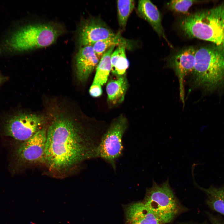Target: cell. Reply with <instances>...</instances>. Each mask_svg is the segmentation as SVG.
Segmentation results:
<instances>
[{
    "instance_id": "6da1fadb",
    "label": "cell",
    "mask_w": 224,
    "mask_h": 224,
    "mask_svg": "<svg viewBox=\"0 0 224 224\" xmlns=\"http://www.w3.org/2000/svg\"><path fill=\"white\" fill-rule=\"evenodd\" d=\"M103 134L86 132L70 117L57 114L47 131L44 162L52 170L61 172L98 157Z\"/></svg>"
},
{
    "instance_id": "7a4b0ae2",
    "label": "cell",
    "mask_w": 224,
    "mask_h": 224,
    "mask_svg": "<svg viewBox=\"0 0 224 224\" xmlns=\"http://www.w3.org/2000/svg\"><path fill=\"white\" fill-rule=\"evenodd\" d=\"M64 32L54 23H12L0 37V58L48 46Z\"/></svg>"
},
{
    "instance_id": "3957f363",
    "label": "cell",
    "mask_w": 224,
    "mask_h": 224,
    "mask_svg": "<svg viewBox=\"0 0 224 224\" xmlns=\"http://www.w3.org/2000/svg\"><path fill=\"white\" fill-rule=\"evenodd\" d=\"M189 83L191 89L206 91L224 85V45H213L196 49L194 69Z\"/></svg>"
},
{
    "instance_id": "277c9868",
    "label": "cell",
    "mask_w": 224,
    "mask_h": 224,
    "mask_svg": "<svg viewBox=\"0 0 224 224\" xmlns=\"http://www.w3.org/2000/svg\"><path fill=\"white\" fill-rule=\"evenodd\" d=\"M179 27L187 37L224 45V4L183 17Z\"/></svg>"
},
{
    "instance_id": "5b68a950",
    "label": "cell",
    "mask_w": 224,
    "mask_h": 224,
    "mask_svg": "<svg viewBox=\"0 0 224 224\" xmlns=\"http://www.w3.org/2000/svg\"><path fill=\"white\" fill-rule=\"evenodd\" d=\"M142 202L165 224L171 222L181 209L168 179L160 184L153 180Z\"/></svg>"
},
{
    "instance_id": "8992f818",
    "label": "cell",
    "mask_w": 224,
    "mask_h": 224,
    "mask_svg": "<svg viewBox=\"0 0 224 224\" xmlns=\"http://www.w3.org/2000/svg\"><path fill=\"white\" fill-rule=\"evenodd\" d=\"M46 120L43 115L16 111L3 117L2 126L5 135L23 142L42 128Z\"/></svg>"
},
{
    "instance_id": "52a82bcc",
    "label": "cell",
    "mask_w": 224,
    "mask_h": 224,
    "mask_svg": "<svg viewBox=\"0 0 224 224\" xmlns=\"http://www.w3.org/2000/svg\"><path fill=\"white\" fill-rule=\"evenodd\" d=\"M127 125L126 119L122 116L115 119L105 132L98 148V157L109 164L114 170L116 160L122 154V138Z\"/></svg>"
},
{
    "instance_id": "ba28073f",
    "label": "cell",
    "mask_w": 224,
    "mask_h": 224,
    "mask_svg": "<svg viewBox=\"0 0 224 224\" xmlns=\"http://www.w3.org/2000/svg\"><path fill=\"white\" fill-rule=\"evenodd\" d=\"M47 131L43 128L22 142L14 153L17 165L44 162Z\"/></svg>"
},
{
    "instance_id": "9c48e42d",
    "label": "cell",
    "mask_w": 224,
    "mask_h": 224,
    "mask_svg": "<svg viewBox=\"0 0 224 224\" xmlns=\"http://www.w3.org/2000/svg\"><path fill=\"white\" fill-rule=\"evenodd\" d=\"M102 21L91 18L85 20L80 27L78 42L81 47L92 46L96 42L115 35Z\"/></svg>"
},
{
    "instance_id": "30bf717a",
    "label": "cell",
    "mask_w": 224,
    "mask_h": 224,
    "mask_svg": "<svg viewBox=\"0 0 224 224\" xmlns=\"http://www.w3.org/2000/svg\"><path fill=\"white\" fill-rule=\"evenodd\" d=\"M196 49L191 46L180 50L170 58L169 67L178 77L180 99L184 103V83L185 77L192 72L194 66Z\"/></svg>"
},
{
    "instance_id": "8fae6325",
    "label": "cell",
    "mask_w": 224,
    "mask_h": 224,
    "mask_svg": "<svg viewBox=\"0 0 224 224\" xmlns=\"http://www.w3.org/2000/svg\"><path fill=\"white\" fill-rule=\"evenodd\" d=\"M125 224H165L142 202L123 206Z\"/></svg>"
},
{
    "instance_id": "7c38bea8",
    "label": "cell",
    "mask_w": 224,
    "mask_h": 224,
    "mask_svg": "<svg viewBox=\"0 0 224 224\" xmlns=\"http://www.w3.org/2000/svg\"><path fill=\"white\" fill-rule=\"evenodd\" d=\"M75 61L77 78L83 82L96 68L100 60L90 46L81 47L76 55Z\"/></svg>"
},
{
    "instance_id": "4fadbf2b",
    "label": "cell",
    "mask_w": 224,
    "mask_h": 224,
    "mask_svg": "<svg viewBox=\"0 0 224 224\" xmlns=\"http://www.w3.org/2000/svg\"><path fill=\"white\" fill-rule=\"evenodd\" d=\"M137 11L139 16L150 24L159 36L168 41L162 26L161 15L156 7L150 1L139 0Z\"/></svg>"
},
{
    "instance_id": "5bb4252c",
    "label": "cell",
    "mask_w": 224,
    "mask_h": 224,
    "mask_svg": "<svg viewBox=\"0 0 224 224\" xmlns=\"http://www.w3.org/2000/svg\"><path fill=\"white\" fill-rule=\"evenodd\" d=\"M118 77L109 81L106 87L108 100L114 105L123 101L128 87L125 75Z\"/></svg>"
},
{
    "instance_id": "9a60e30c",
    "label": "cell",
    "mask_w": 224,
    "mask_h": 224,
    "mask_svg": "<svg viewBox=\"0 0 224 224\" xmlns=\"http://www.w3.org/2000/svg\"><path fill=\"white\" fill-rule=\"evenodd\" d=\"M127 41L124 40L118 46L111 57V71L118 77L125 75L129 63L126 54Z\"/></svg>"
},
{
    "instance_id": "2e32d148",
    "label": "cell",
    "mask_w": 224,
    "mask_h": 224,
    "mask_svg": "<svg viewBox=\"0 0 224 224\" xmlns=\"http://www.w3.org/2000/svg\"><path fill=\"white\" fill-rule=\"evenodd\" d=\"M115 46L110 48L100 59L96 68V71L93 84L101 86L105 84L111 71V57Z\"/></svg>"
},
{
    "instance_id": "e0dca14e",
    "label": "cell",
    "mask_w": 224,
    "mask_h": 224,
    "mask_svg": "<svg viewBox=\"0 0 224 224\" xmlns=\"http://www.w3.org/2000/svg\"><path fill=\"white\" fill-rule=\"evenodd\" d=\"M207 196V203L212 209L224 215V185L217 187L201 188Z\"/></svg>"
},
{
    "instance_id": "ac0fdd59",
    "label": "cell",
    "mask_w": 224,
    "mask_h": 224,
    "mask_svg": "<svg viewBox=\"0 0 224 224\" xmlns=\"http://www.w3.org/2000/svg\"><path fill=\"white\" fill-rule=\"evenodd\" d=\"M125 40L121 37L120 32L113 37L98 41L95 43L92 47L96 55L100 60L105 53L110 48L118 46Z\"/></svg>"
},
{
    "instance_id": "d6986e66",
    "label": "cell",
    "mask_w": 224,
    "mask_h": 224,
    "mask_svg": "<svg viewBox=\"0 0 224 224\" xmlns=\"http://www.w3.org/2000/svg\"><path fill=\"white\" fill-rule=\"evenodd\" d=\"M118 16L119 26L125 28L128 17L135 6V1L132 0H118Z\"/></svg>"
},
{
    "instance_id": "ffe728a7",
    "label": "cell",
    "mask_w": 224,
    "mask_h": 224,
    "mask_svg": "<svg viewBox=\"0 0 224 224\" xmlns=\"http://www.w3.org/2000/svg\"><path fill=\"white\" fill-rule=\"evenodd\" d=\"M197 2V1L189 0H172L167 3V6L172 11L185 14H187L191 6Z\"/></svg>"
},
{
    "instance_id": "44dd1931",
    "label": "cell",
    "mask_w": 224,
    "mask_h": 224,
    "mask_svg": "<svg viewBox=\"0 0 224 224\" xmlns=\"http://www.w3.org/2000/svg\"><path fill=\"white\" fill-rule=\"evenodd\" d=\"M101 86L99 85L92 83L89 90L90 95L94 97L100 96L102 93Z\"/></svg>"
},
{
    "instance_id": "7402d4cb",
    "label": "cell",
    "mask_w": 224,
    "mask_h": 224,
    "mask_svg": "<svg viewBox=\"0 0 224 224\" xmlns=\"http://www.w3.org/2000/svg\"><path fill=\"white\" fill-rule=\"evenodd\" d=\"M7 80V78L0 72V86Z\"/></svg>"
},
{
    "instance_id": "603a6c76",
    "label": "cell",
    "mask_w": 224,
    "mask_h": 224,
    "mask_svg": "<svg viewBox=\"0 0 224 224\" xmlns=\"http://www.w3.org/2000/svg\"><path fill=\"white\" fill-rule=\"evenodd\" d=\"M213 224H222L221 222L216 221H214L213 222Z\"/></svg>"
}]
</instances>
